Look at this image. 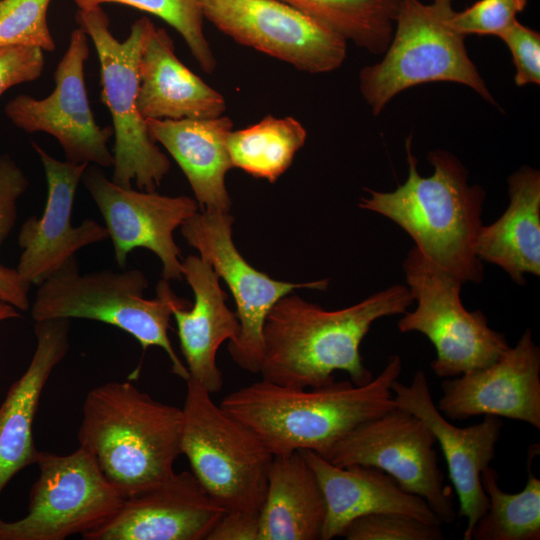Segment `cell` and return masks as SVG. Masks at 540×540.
I'll use <instances>...</instances> for the list:
<instances>
[{"label": "cell", "instance_id": "1", "mask_svg": "<svg viewBox=\"0 0 540 540\" xmlns=\"http://www.w3.org/2000/svg\"><path fill=\"white\" fill-rule=\"evenodd\" d=\"M414 298L405 285H393L340 310H325L298 295L280 298L266 316L259 373L288 387L313 388L345 371L361 386L373 375L363 364L360 345L376 320L402 314Z\"/></svg>", "mask_w": 540, "mask_h": 540}, {"label": "cell", "instance_id": "2", "mask_svg": "<svg viewBox=\"0 0 540 540\" xmlns=\"http://www.w3.org/2000/svg\"><path fill=\"white\" fill-rule=\"evenodd\" d=\"M402 370L389 357L365 385L332 381L313 388L253 382L226 395L220 406L253 431L273 455L311 450L324 456L358 425L397 407L391 389Z\"/></svg>", "mask_w": 540, "mask_h": 540}, {"label": "cell", "instance_id": "3", "mask_svg": "<svg viewBox=\"0 0 540 540\" xmlns=\"http://www.w3.org/2000/svg\"><path fill=\"white\" fill-rule=\"evenodd\" d=\"M408 177L394 191L366 189L359 207L381 214L400 226L429 260L451 273L463 284L483 280L482 261L476 254L485 192L468 184V172L459 159L442 149L428 160L434 167L422 177L417 158L406 141Z\"/></svg>", "mask_w": 540, "mask_h": 540}, {"label": "cell", "instance_id": "4", "mask_svg": "<svg viewBox=\"0 0 540 540\" xmlns=\"http://www.w3.org/2000/svg\"><path fill=\"white\" fill-rule=\"evenodd\" d=\"M182 408L162 403L130 382H107L85 397L79 446L124 497L171 476L181 455Z\"/></svg>", "mask_w": 540, "mask_h": 540}, {"label": "cell", "instance_id": "5", "mask_svg": "<svg viewBox=\"0 0 540 540\" xmlns=\"http://www.w3.org/2000/svg\"><path fill=\"white\" fill-rule=\"evenodd\" d=\"M149 282L139 269L103 270L80 274L76 256L41 283L31 305L35 322L50 319H87L119 328L141 345L162 348L172 373L187 381L189 373L168 336L177 306H189L177 297L169 282L161 279L154 299H146Z\"/></svg>", "mask_w": 540, "mask_h": 540}, {"label": "cell", "instance_id": "6", "mask_svg": "<svg viewBox=\"0 0 540 540\" xmlns=\"http://www.w3.org/2000/svg\"><path fill=\"white\" fill-rule=\"evenodd\" d=\"M451 2L401 0L395 27L381 61L359 73L362 97L378 116L400 92L429 82H455L495 103L468 55L465 35L451 24Z\"/></svg>", "mask_w": 540, "mask_h": 540}, {"label": "cell", "instance_id": "7", "mask_svg": "<svg viewBox=\"0 0 540 540\" xmlns=\"http://www.w3.org/2000/svg\"><path fill=\"white\" fill-rule=\"evenodd\" d=\"M211 395L197 381H186L181 455L225 512L260 514L274 455Z\"/></svg>", "mask_w": 540, "mask_h": 540}, {"label": "cell", "instance_id": "8", "mask_svg": "<svg viewBox=\"0 0 540 540\" xmlns=\"http://www.w3.org/2000/svg\"><path fill=\"white\" fill-rule=\"evenodd\" d=\"M77 24L91 38L100 64L101 99L113 122L112 181L155 191L170 170L168 157L150 136L137 106L138 65L145 40L153 27L147 17L137 19L124 41L110 31V20L101 6L78 9Z\"/></svg>", "mask_w": 540, "mask_h": 540}, {"label": "cell", "instance_id": "9", "mask_svg": "<svg viewBox=\"0 0 540 540\" xmlns=\"http://www.w3.org/2000/svg\"><path fill=\"white\" fill-rule=\"evenodd\" d=\"M403 269L417 302L414 311L398 321L400 332L417 331L434 345L431 369L438 377H457L496 361L509 349L504 334L490 328L480 310L468 311L460 299L463 283L414 246Z\"/></svg>", "mask_w": 540, "mask_h": 540}, {"label": "cell", "instance_id": "10", "mask_svg": "<svg viewBox=\"0 0 540 540\" xmlns=\"http://www.w3.org/2000/svg\"><path fill=\"white\" fill-rule=\"evenodd\" d=\"M39 477L27 514L0 518V540H64L81 536L109 519L125 499L105 478L83 447L67 455L39 451Z\"/></svg>", "mask_w": 540, "mask_h": 540}, {"label": "cell", "instance_id": "11", "mask_svg": "<svg viewBox=\"0 0 540 540\" xmlns=\"http://www.w3.org/2000/svg\"><path fill=\"white\" fill-rule=\"evenodd\" d=\"M436 439L416 415L396 407L358 425L324 456L333 465L376 467L424 499L442 523L456 519L452 489L439 469Z\"/></svg>", "mask_w": 540, "mask_h": 540}, {"label": "cell", "instance_id": "12", "mask_svg": "<svg viewBox=\"0 0 540 540\" xmlns=\"http://www.w3.org/2000/svg\"><path fill=\"white\" fill-rule=\"evenodd\" d=\"M230 212H196L181 226L187 243L210 263L230 289L239 320V332L228 351L243 370L259 373L263 351V326L274 304L298 288L325 290L328 280L289 283L272 279L252 267L237 250L232 238Z\"/></svg>", "mask_w": 540, "mask_h": 540}, {"label": "cell", "instance_id": "13", "mask_svg": "<svg viewBox=\"0 0 540 540\" xmlns=\"http://www.w3.org/2000/svg\"><path fill=\"white\" fill-rule=\"evenodd\" d=\"M204 18L236 42L312 74L338 69L347 40L279 0H201Z\"/></svg>", "mask_w": 540, "mask_h": 540}, {"label": "cell", "instance_id": "14", "mask_svg": "<svg viewBox=\"0 0 540 540\" xmlns=\"http://www.w3.org/2000/svg\"><path fill=\"white\" fill-rule=\"evenodd\" d=\"M88 57V35L78 27L71 32L67 50L56 66L52 93L42 99L17 95L6 104L4 112L27 133L53 136L67 161L109 168L114 162L108 148L113 129L100 127L92 113L84 75Z\"/></svg>", "mask_w": 540, "mask_h": 540}, {"label": "cell", "instance_id": "15", "mask_svg": "<svg viewBox=\"0 0 540 540\" xmlns=\"http://www.w3.org/2000/svg\"><path fill=\"white\" fill-rule=\"evenodd\" d=\"M82 181L103 217L120 268L131 251L145 248L160 259L163 279H183L181 251L173 233L198 212L196 200L125 188L96 167L88 166Z\"/></svg>", "mask_w": 540, "mask_h": 540}, {"label": "cell", "instance_id": "16", "mask_svg": "<svg viewBox=\"0 0 540 540\" xmlns=\"http://www.w3.org/2000/svg\"><path fill=\"white\" fill-rule=\"evenodd\" d=\"M438 410L451 420L496 416L540 429V348L527 329L488 366L442 382Z\"/></svg>", "mask_w": 540, "mask_h": 540}, {"label": "cell", "instance_id": "17", "mask_svg": "<svg viewBox=\"0 0 540 540\" xmlns=\"http://www.w3.org/2000/svg\"><path fill=\"white\" fill-rule=\"evenodd\" d=\"M32 147L43 166L47 200L42 216L29 217L20 228L22 253L15 269L27 284L39 286L80 249L108 239V233L93 219L72 225L75 194L89 165L58 160L35 142Z\"/></svg>", "mask_w": 540, "mask_h": 540}, {"label": "cell", "instance_id": "18", "mask_svg": "<svg viewBox=\"0 0 540 540\" xmlns=\"http://www.w3.org/2000/svg\"><path fill=\"white\" fill-rule=\"evenodd\" d=\"M225 510L191 471L123 500L84 540H207Z\"/></svg>", "mask_w": 540, "mask_h": 540}, {"label": "cell", "instance_id": "19", "mask_svg": "<svg viewBox=\"0 0 540 540\" xmlns=\"http://www.w3.org/2000/svg\"><path fill=\"white\" fill-rule=\"evenodd\" d=\"M391 389L397 407L418 416L440 444L449 479L458 497V514L467 520L463 539L471 540L474 525L488 508L481 473L495 457L496 443L503 427L502 419L486 415L474 425L454 426L433 402L427 377L422 370L414 374L409 385L395 380Z\"/></svg>", "mask_w": 540, "mask_h": 540}, {"label": "cell", "instance_id": "20", "mask_svg": "<svg viewBox=\"0 0 540 540\" xmlns=\"http://www.w3.org/2000/svg\"><path fill=\"white\" fill-rule=\"evenodd\" d=\"M299 451L313 469L326 502L321 540L341 537L353 520L376 513L401 514L442 525L424 499L403 490L386 472L358 464L340 467L311 450Z\"/></svg>", "mask_w": 540, "mask_h": 540}, {"label": "cell", "instance_id": "21", "mask_svg": "<svg viewBox=\"0 0 540 540\" xmlns=\"http://www.w3.org/2000/svg\"><path fill=\"white\" fill-rule=\"evenodd\" d=\"M69 332L68 319L35 322L31 361L0 405V495L18 472L36 463L33 423L46 383L69 351Z\"/></svg>", "mask_w": 540, "mask_h": 540}, {"label": "cell", "instance_id": "22", "mask_svg": "<svg viewBox=\"0 0 540 540\" xmlns=\"http://www.w3.org/2000/svg\"><path fill=\"white\" fill-rule=\"evenodd\" d=\"M182 272L194 293V303L190 309L177 306L173 310L180 349L189 378L209 393H218L224 381L217 351L224 341L236 338L239 320L227 307V293L210 263L189 255L182 261Z\"/></svg>", "mask_w": 540, "mask_h": 540}, {"label": "cell", "instance_id": "23", "mask_svg": "<svg viewBox=\"0 0 540 540\" xmlns=\"http://www.w3.org/2000/svg\"><path fill=\"white\" fill-rule=\"evenodd\" d=\"M138 74L137 106L145 120L208 119L222 116L226 110L223 95L180 61L163 28H151Z\"/></svg>", "mask_w": 540, "mask_h": 540}, {"label": "cell", "instance_id": "24", "mask_svg": "<svg viewBox=\"0 0 540 540\" xmlns=\"http://www.w3.org/2000/svg\"><path fill=\"white\" fill-rule=\"evenodd\" d=\"M146 124L186 176L199 208L230 212L225 177L233 168L227 140L233 122L227 116L208 119L157 120Z\"/></svg>", "mask_w": 540, "mask_h": 540}, {"label": "cell", "instance_id": "25", "mask_svg": "<svg viewBox=\"0 0 540 540\" xmlns=\"http://www.w3.org/2000/svg\"><path fill=\"white\" fill-rule=\"evenodd\" d=\"M508 185L509 205L498 220L481 227L476 254L524 285L526 273L540 275V173L524 166L510 175Z\"/></svg>", "mask_w": 540, "mask_h": 540}, {"label": "cell", "instance_id": "26", "mask_svg": "<svg viewBox=\"0 0 540 540\" xmlns=\"http://www.w3.org/2000/svg\"><path fill=\"white\" fill-rule=\"evenodd\" d=\"M326 502L300 451L274 455L259 516V540H321Z\"/></svg>", "mask_w": 540, "mask_h": 540}, {"label": "cell", "instance_id": "27", "mask_svg": "<svg viewBox=\"0 0 540 540\" xmlns=\"http://www.w3.org/2000/svg\"><path fill=\"white\" fill-rule=\"evenodd\" d=\"M306 137L297 119L267 115L254 125L232 130L227 146L233 167L274 183L291 166Z\"/></svg>", "mask_w": 540, "mask_h": 540}, {"label": "cell", "instance_id": "28", "mask_svg": "<svg viewBox=\"0 0 540 540\" xmlns=\"http://www.w3.org/2000/svg\"><path fill=\"white\" fill-rule=\"evenodd\" d=\"M539 445L529 447L528 478L518 493H507L499 485L495 469L487 466L481 473L488 508L471 532V540H539L540 539V479L531 470Z\"/></svg>", "mask_w": 540, "mask_h": 540}, {"label": "cell", "instance_id": "29", "mask_svg": "<svg viewBox=\"0 0 540 540\" xmlns=\"http://www.w3.org/2000/svg\"><path fill=\"white\" fill-rule=\"evenodd\" d=\"M313 17L347 41L383 54L393 35L401 0H279Z\"/></svg>", "mask_w": 540, "mask_h": 540}, {"label": "cell", "instance_id": "30", "mask_svg": "<svg viewBox=\"0 0 540 540\" xmlns=\"http://www.w3.org/2000/svg\"><path fill=\"white\" fill-rule=\"evenodd\" d=\"M79 9L104 3L134 7L155 15L173 27L186 42L191 54L206 73L216 68V60L203 31L201 0H74Z\"/></svg>", "mask_w": 540, "mask_h": 540}, {"label": "cell", "instance_id": "31", "mask_svg": "<svg viewBox=\"0 0 540 540\" xmlns=\"http://www.w3.org/2000/svg\"><path fill=\"white\" fill-rule=\"evenodd\" d=\"M51 0H0V48L38 47L53 52L55 41L47 24Z\"/></svg>", "mask_w": 540, "mask_h": 540}, {"label": "cell", "instance_id": "32", "mask_svg": "<svg viewBox=\"0 0 540 540\" xmlns=\"http://www.w3.org/2000/svg\"><path fill=\"white\" fill-rule=\"evenodd\" d=\"M341 537L347 540H442L440 525L395 513L368 514L356 518Z\"/></svg>", "mask_w": 540, "mask_h": 540}, {"label": "cell", "instance_id": "33", "mask_svg": "<svg viewBox=\"0 0 540 540\" xmlns=\"http://www.w3.org/2000/svg\"><path fill=\"white\" fill-rule=\"evenodd\" d=\"M527 0H479L469 8L454 12L452 26L461 34L500 36L517 19Z\"/></svg>", "mask_w": 540, "mask_h": 540}, {"label": "cell", "instance_id": "34", "mask_svg": "<svg viewBox=\"0 0 540 540\" xmlns=\"http://www.w3.org/2000/svg\"><path fill=\"white\" fill-rule=\"evenodd\" d=\"M509 48L516 68L517 86L540 84V34L517 20L500 36Z\"/></svg>", "mask_w": 540, "mask_h": 540}, {"label": "cell", "instance_id": "35", "mask_svg": "<svg viewBox=\"0 0 540 540\" xmlns=\"http://www.w3.org/2000/svg\"><path fill=\"white\" fill-rule=\"evenodd\" d=\"M43 52L31 46L0 48V96L13 86L41 76L45 66Z\"/></svg>", "mask_w": 540, "mask_h": 540}, {"label": "cell", "instance_id": "36", "mask_svg": "<svg viewBox=\"0 0 540 540\" xmlns=\"http://www.w3.org/2000/svg\"><path fill=\"white\" fill-rule=\"evenodd\" d=\"M29 181L15 160L0 155V249L14 228L17 201L27 190Z\"/></svg>", "mask_w": 540, "mask_h": 540}, {"label": "cell", "instance_id": "37", "mask_svg": "<svg viewBox=\"0 0 540 540\" xmlns=\"http://www.w3.org/2000/svg\"><path fill=\"white\" fill-rule=\"evenodd\" d=\"M259 516L244 512H225L207 540H259Z\"/></svg>", "mask_w": 540, "mask_h": 540}, {"label": "cell", "instance_id": "38", "mask_svg": "<svg viewBox=\"0 0 540 540\" xmlns=\"http://www.w3.org/2000/svg\"><path fill=\"white\" fill-rule=\"evenodd\" d=\"M30 287L20 278L16 269L0 263V302L10 304L17 310L26 311L30 307Z\"/></svg>", "mask_w": 540, "mask_h": 540}, {"label": "cell", "instance_id": "39", "mask_svg": "<svg viewBox=\"0 0 540 540\" xmlns=\"http://www.w3.org/2000/svg\"><path fill=\"white\" fill-rule=\"evenodd\" d=\"M20 317L19 310L10 304L0 302V323Z\"/></svg>", "mask_w": 540, "mask_h": 540}, {"label": "cell", "instance_id": "40", "mask_svg": "<svg viewBox=\"0 0 540 540\" xmlns=\"http://www.w3.org/2000/svg\"><path fill=\"white\" fill-rule=\"evenodd\" d=\"M431 2H452V0H428Z\"/></svg>", "mask_w": 540, "mask_h": 540}]
</instances>
